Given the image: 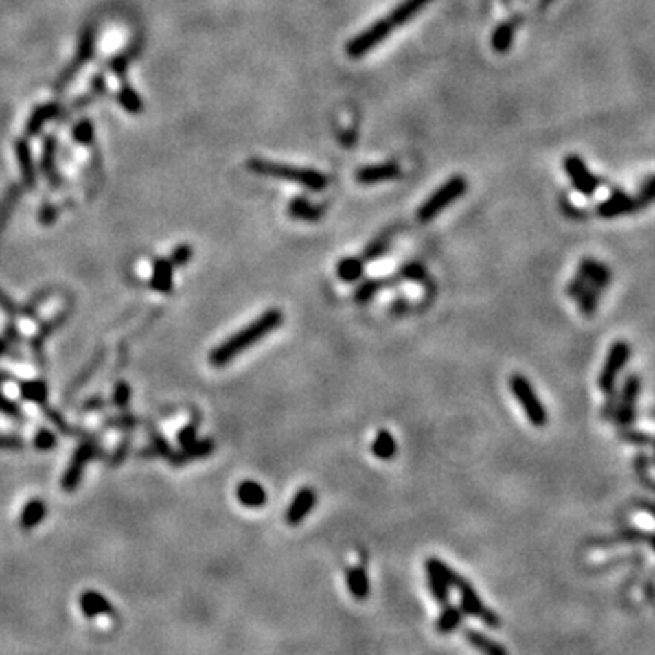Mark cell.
<instances>
[{
  "instance_id": "obj_43",
  "label": "cell",
  "mask_w": 655,
  "mask_h": 655,
  "mask_svg": "<svg viewBox=\"0 0 655 655\" xmlns=\"http://www.w3.org/2000/svg\"><path fill=\"white\" fill-rule=\"evenodd\" d=\"M193 257V250L192 246H179L177 250L172 253V264L173 266H184L189 262V259Z\"/></svg>"
},
{
  "instance_id": "obj_7",
  "label": "cell",
  "mask_w": 655,
  "mask_h": 655,
  "mask_svg": "<svg viewBox=\"0 0 655 655\" xmlns=\"http://www.w3.org/2000/svg\"><path fill=\"white\" fill-rule=\"evenodd\" d=\"M391 32H393V24L390 22V19H388V16H386V19H380V21L374 22L368 30H364V32L359 33L355 38H352V41L348 42V46H346V53H348L352 58L363 57V55L371 51L377 44L384 41Z\"/></svg>"
},
{
  "instance_id": "obj_35",
  "label": "cell",
  "mask_w": 655,
  "mask_h": 655,
  "mask_svg": "<svg viewBox=\"0 0 655 655\" xmlns=\"http://www.w3.org/2000/svg\"><path fill=\"white\" fill-rule=\"evenodd\" d=\"M64 319H66V315H58V317L53 319L51 323H46V324H44V326L41 328V332L36 333V337L32 341L33 352H35L36 357H38V359H41L42 344H44V341H46V338H47V335H49V333L55 332V330H57V328L64 323Z\"/></svg>"
},
{
  "instance_id": "obj_39",
  "label": "cell",
  "mask_w": 655,
  "mask_h": 655,
  "mask_svg": "<svg viewBox=\"0 0 655 655\" xmlns=\"http://www.w3.org/2000/svg\"><path fill=\"white\" fill-rule=\"evenodd\" d=\"M41 408H42V411H44V413H46V415H47V419H49V421H51L53 424H55V426H57L58 430H60V432L66 433V435H69V433H75V430H71V428H69L68 424H66V421H64V417L60 415L58 411H55V410H53V408H49V406H47L46 402H44V404H41Z\"/></svg>"
},
{
  "instance_id": "obj_11",
  "label": "cell",
  "mask_w": 655,
  "mask_h": 655,
  "mask_svg": "<svg viewBox=\"0 0 655 655\" xmlns=\"http://www.w3.org/2000/svg\"><path fill=\"white\" fill-rule=\"evenodd\" d=\"M641 204L637 197L624 192H614L606 200L597 206V215L603 218H615L621 215H630L639 211Z\"/></svg>"
},
{
  "instance_id": "obj_27",
  "label": "cell",
  "mask_w": 655,
  "mask_h": 655,
  "mask_svg": "<svg viewBox=\"0 0 655 655\" xmlns=\"http://www.w3.org/2000/svg\"><path fill=\"white\" fill-rule=\"evenodd\" d=\"M44 517H46V505L38 499L30 501V503L24 506V512H22L21 515L22 530H32Z\"/></svg>"
},
{
  "instance_id": "obj_24",
  "label": "cell",
  "mask_w": 655,
  "mask_h": 655,
  "mask_svg": "<svg viewBox=\"0 0 655 655\" xmlns=\"http://www.w3.org/2000/svg\"><path fill=\"white\" fill-rule=\"evenodd\" d=\"M371 453L380 461H391L397 455V441L388 430H379L371 442Z\"/></svg>"
},
{
  "instance_id": "obj_14",
  "label": "cell",
  "mask_w": 655,
  "mask_h": 655,
  "mask_svg": "<svg viewBox=\"0 0 655 655\" xmlns=\"http://www.w3.org/2000/svg\"><path fill=\"white\" fill-rule=\"evenodd\" d=\"M400 177V166L397 162H384V164H375V166L360 168L355 179L359 184H377V182L393 181Z\"/></svg>"
},
{
  "instance_id": "obj_2",
  "label": "cell",
  "mask_w": 655,
  "mask_h": 655,
  "mask_svg": "<svg viewBox=\"0 0 655 655\" xmlns=\"http://www.w3.org/2000/svg\"><path fill=\"white\" fill-rule=\"evenodd\" d=\"M428 562L435 568L437 572L441 573L452 590H457L459 597H461L459 606H461V610L464 612V615L483 621V623L492 630L501 628V617L497 615V612H494V610L488 608V606L483 603V599L479 597V593L475 592V588L472 586V582H470L468 579H464L461 573L455 572L453 568H450L446 562L437 559V557H430Z\"/></svg>"
},
{
  "instance_id": "obj_29",
  "label": "cell",
  "mask_w": 655,
  "mask_h": 655,
  "mask_svg": "<svg viewBox=\"0 0 655 655\" xmlns=\"http://www.w3.org/2000/svg\"><path fill=\"white\" fill-rule=\"evenodd\" d=\"M58 108L55 104H46L41 106L38 109H35V113L30 117V122H27V135H35L41 131V128L46 124L47 120H51L53 117H57Z\"/></svg>"
},
{
  "instance_id": "obj_18",
  "label": "cell",
  "mask_w": 655,
  "mask_h": 655,
  "mask_svg": "<svg viewBox=\"0 0 655 655\" xmlns=\"http://www.w3.org/2000/svg\"><path fill=\"white\" fill-rule=\"evenodd\" d=\"M463 619L464 612L461 610V606H455V604L450 603L442 604V612L435 621V632L441 635L453 634L463 624Z\"/></svg>"
},
{
  "instance_id": "obj_49",
  "label": "cell",
  "mask_w": 655,
  "mask_h": 655,
  "mask_svg": "<svg viewBox=\"0 0 655 655\" xmlns=\"http://www.w3.org/2000/svg\"><path fill=\"white\" fill-rule=\"evenodd\" d=\"M0 310H4V312L10 313V315H15V313L19 312V308L13 304V301H11L10 297L5 295L2 290H0Z\"/></svg>"
},
{
  "instance_id": "obj_31",
  "label": "cell",
  "mask_w": 655,
  "mask_h": 655,
  "mask_svg": "<svg viewBox=\"0 0 655 655\" xmlns=\"http://www.w3.org/2000/svg\"><path fill=\"white\" fill-rule=\"evenodd\" d=\"M21 395L22 399L32 400L41 406L47 400V386L42 380H30V382H22L21 384Z\"/></svg>"
},
{
  "instance_id": "obj_33",
  "label": "cell",
  "mask_w": 655,
  "mask_h": 655,
  "mask_svg": "<svg viewBox=\"0 0 655 655\" xmlns=\"http://www.w3.org/2000/svg\"><path fill=\"white\" fill-rule=\"evenodd\" d=\"M16 157H19V166H21V172L24 175V181H26V184L33 186L35 184V175H33L32 155H30V150H27L24 141L16 142Z\"/></svg>"
},
{
  "instance_id": "obj_22",
  "label": "cell",
  "mask_w": 655,
  "mask_h": 655,
  "mask_svg": "<svg viewBox=\"0 0 655 655\" xmlns=\"http://www.w3.org/2000/svg\"><path fill=\"white\" fill-rule=\"evenodd\" d=\"M364 266L363 257H343L337 264V277L346 284H354L364 277Z\"/></svg>"
},
{
  "instance_id": "obj_38",
  "label": "cell",
  "mask_w": 655,
  "mask_h": 655,
  "mask_svg": "<svg viewBox=\"0 0 655 655\" xmlns=\"http://www.w3.org/2000/svg\"><path fill=\"white\" fill-rule=\"evenodd\" d=\"M637 200H639L641 208H646L648 204L655 203V175H652L650 179H646L639 187V193L635 195Z\"/></svg>"
},
{
  "instance_id": "obj_40",
  "label": "cell",
  "mask_w": 655,
  "mask_h": 655,
  "mask_svg": "<svg viewBox=\"0 0 655 655\" xmlns=\"http://www.w3.org/2000/svg\"><path fill=\"white\" fill-rule=\"evenodd\" d=\"M55 444H57V437H55V433L46 430V428L38 430V433H36L35 437V446L38 448V450H44V452H46V450L55 448Z\"/></svg>"
},
{
  "instance_id": "obj_10",
  "label": "cell",
  "mask_w": 655,
  "mask_h": 655,
  "mask_svg": "<svg viewBox=\"0 0 655 655\" xmlns=\"http://www.w3.org/2000/svg\"><path fill=\"white\" fill-rule=\"evenodd\" d=\"M317 505V492L310 486H302L293 499L288 505L286 514H284V520L290 526H299L302 520L306 519L308 515L312 514L313 508Z\"/></svg>"
},
{
  "instance_id": "obj_30",
  "label": "cell",
  "mask_w": 655,
  "mask_h": 655,
  "mask_svg": "<svg viewBox=\"0 0 655 655\" xmlns=\"http://www.w3.org/2000/svg\"><path fill=\"white\" fill-rule=\"evenodd\" d=\"M382 288H384V281H379V279H364L359 286H357V290H355L354 301L357 302V304H368L369 301H374L375 295H377Z\"/></svg>"
},
{
  "instance_id": "obj_46",
  "label": "cell",
  "mask_w": 655,
  "mask_h": 655,
  "mask_svg": "<svg viewBox=\"0 0 655 655\" xmlns=\"http://www.w3.org/2000/svg\"><path fill=\"white\" fill-rule=\"evenodd\" d=\"M99 363H100V355H99V357H97V359L93 360V363L89 364L88 368L84 369L82 374L78 375V380H75V384L71 386L73 390H77V388H80V386H82L84 382H86V380H88L89 377H91V375L95 374V371H97V368H99Z\"/></svg>"
},
{
  "instance_id": "obj_16",
  "label": "cell",
  "mask_w": 655,
  "mask_h": 655,
  "mask_svg": "<svg viewBox=\"0 0 655 655\" xmlns=\"http://www.w3.org/2000/svg\"><path fill=\"white\" fill-rule=\"evenodd\" d=\"M288 215L295 220H302V222H317L324 215V208L310 203L306 198L295 197L288 204Z\"/></svg>"
},
{
  "instance_id": "obj_5",
  "label": "cell",
  "mask_w": 655,
  "mask_h": 655,
  "mask_svg": "<svg viewBox=\"0 0 655 655\" xmlns=\"http://www.w3.org/2000/svg\"><path fill=\"white\" fill-rule=\"evenodd\" d=\"M466 187H468V182L461 175H455L450 181H446L426 198V203L422 204L421 208L417 209V220L422 224L432 222L433 218L442 214L450 204L455 203L459 197H463Z\"/></svg>"
},
{
  "instance_id": "obj_1",
  "label": "cell",
  "mask_w": 655,
  "mask_h": 655,
  "mask_svg": "<svg viewBox=\"0 0 655 655\" xmlns=\"http://www.w3.org/2000/svg\"><path fill=\"white\" fill-rule=\"evenodd\" d=\"M284 324V313L279 308H270L264 313H260L259 317L251 321L248 326L233 333L231 337H228L222 344H218L217 348L209 354V363L214 364L215 368H224L228 366L233 359H237L240 354H244L246 349L260 343L262 338H266L271 332H275Z\"/></svg>"
},
{
  "instance_id": "obj_51",
  "label": "cell",
  "mask_w": 655,
  "mask_h": 655,
  "mask_svg": "<svg viewBox=\"0 0 655 655\" xmlns=\"http://www.w3.org/2000/svg\"><path fill=\"white\" fill-rule=\"evenodd\" d=\"M22 441L11 435H0V448H21Z\"/></svg>"
},
{
  "instance_id": "obj_28",
  "label": "cell",
  "mask_w": 655,
  "mask_h": 655,
  "mask_svg": "<svg viewBox=\"0 0 655 655\" xmlns=\"http://www.w3.org/2000/svg\"><path fill=\"white\" fill-rule=\"evenodd\" d=\"M397 275L400 277V281H411V282H417V284H424V286L430 282L428 270L424 268V264L417 262V260H413V262H406V264L400 268Z\"/></svg>"
},
{
  "instance_id": "obj_50",
  "label": "cell",
  "mask_w": 655,
  "mask_h": 655,
  "mask_svg": "<svg viewBox=\"0 0 655 655\" xmlns=\"http://www.w3.org/2000/svg\"><path fill=\"white\" fill-rule=\"evenodd\" d=\"M130 446H131L130 439H124V441H122V444L119 446V450H117V453H115L113 464H119L120 461H122V459L128 455V452H130Z\"/></svg>"
},
{
  "instance_id": "obj_52",
  "label": "cell",
  "mask_w": 655,
  "mask_h": 655,
  "mask_svg": "<svg viewBox=\"0 0 655 655\" xmlns=\"http://www.w3.org/2000/svg\"><path fill=\"white\" fill-rule=\"evenodd\" d=\"M84 406H86V410H99V408H102V406H104V400H102V399H89Z\"/></svg>"
},
{
  "instance_id": "obj_3",
  "label": "cell",
  "mask_w": 655,
  "mask_h": 655,
  "mask_svg": "<svg viewBox=\"0 0 655 655\" xmlns=\"http://www.w3.org/2000/svg\"><path fill=\"white\" fill-rule=\"evenodd\" d=\"M248 168L257 175L271 179H281V181L295 182L301 186L308 187L310 192H323L328 186V177L323 172L312 170V168H299L290 166V164H279V162L266 161V159H250Z\"/></svg>"
},
{
  "instance_id": "obj_42",
  "label": "cell",
  "mask_w": 655,
  "mask_h": 655,
  "mask_svg": "<svg viewBox=\"0 0 655 655\" xmlns=\"http://www.w3.org/2000/svg\"><path fill=\"white\" fill-rule=\"evenodd\" d=\"M197 422L193 421V422H189V424H187V426H184L181 430V432H179V444H181V446H187V444H192L193 441H197Z\"/></svg>"
},
{
  "instance_id": "obj_41",
  "label": "cell",
  "mask_w": 655,
  "mask_h": 655,
  "mask_svg": "<svg viewBox=\"0 0 655 655\" xmlns=\"http://www.w3.org/2000/svg\"><path fill=\"white\" fill-rule=\"evenodd\" d=\"M130 397H131V390H130V386L126 384V382H119V384L115 386L113 402L119 406V408H126L128 402H130Z\"/></svg>"
},
{
  "instance_id": "obj_19",
  "label": "cell",
  "mask_w": 655,
  "mask_h": 655,
  "mask_svg": "<svg viewBox=\"0 0 655 655\" xmlns=\"http://www.w3.org/2000/svg\"><path fill=\"white\" fill-rule=\"evenodd\" d=\"M464 639L468 643L470 646H473L475 650L483 652V654L488 655H506L508 650H506L505 646L499 645V643H495L492 637H488L483 632H479L475 628H466L464 630Z\"/></svg>"
},
{
  "instance_id": "obj_32",
  "label": "cell",
  "mask_w": 655,
  "mask_h": 655,
  "mask_svg": "<svg viewBox=\"0 0 655 655\" xmlns=\"http://www.w3.org/2000/svg\"><path fill=\"white\" fill-rule=\"evenodd\" d=\"M515 30L512 24H501L492 35V47L497 53H506L512 47Z\"/></svg>"
},
{
  "instance_id": "obj_9",
  "label": "cell",
  "mask_w": 655,
  "mask_h": 655,
  "mask_svg": "<svg viewBox=\"0 0 655 655\" xmlns=\"http://www.w3.org/2000/svg\"><path fill=\"white\" fill-rule=\"evenodd\" d=\"M562 166H564V172L572 181L573 187L577 189L581 195L584 197H592L593 193L597 192L599 187V179L590 172V168L584 164L581 157L577 155H568L564 157V162H562Z\"/></svg>"
},
{
  "instance_id": "obj_4",
  "label": "cell",
  "mask_w": 655,
  "mask_h": 655,
  "mask_svg": "<svg viewBox=\"0 0 655 655\" xmlns=\"http://www.w3.org/2000/svg\"><path fill=\"white\" fill-rule=\"evenodd\" d=\"M508 384L531 426L544 428L548 422V411H546L542 400L539 399L536 388L531 386L528 377H525L522 374H514L509 377Z\"/></svg>"
},
{
  "instance_id": "obj_26",
  "label": "cell",
  "mask_w": 655,
  "mask_h": 655,
  "mask_svg": "<svg viewBox=\"0 0 655 655\" xmlns=\"http://www.w3.org/2000/svg\"><path fill=\"white\" fill-rule=\"evenodd\" d=\"M428 2H430V0H404L402 4H399L395 10L391 11L388 19H390V22L393 24V27L400 26V24H404V22H408L410 19H413L417 11L421 10L422 5H426Z\"/></svg>"
},
{
  "instance_id": "obj_47",
  "label": "cell",
  "mask_w": 655,
  "mask_h": 655,
  "mask_svg": "<svg viewBox=\"0 0 655 655\" xmlns=\"http://www.w3.org/2000/svg\"><path fill=\"white\" fill-rule=\"evenodd\" d=\"M135 424H137L135 419H133V417H131V415L117 417V419H111V421L108 422V426H111V428H122V430H128V428H133V426H135Z\"/></svg>"
},
{
  "instance_id": "obj_12",
  "label": "cell",
  "mask_w": 655,
  "mask_h": 655,
  "mask_svg": "<svg viewBox=\"0 0 655 655\" xmlns=\"http://www.w3.org/2000/svg\"><path fill=\"white\" fill-rule=\"evenodd\" d=\"M639 388L641 382L635 375H632V377L624 382L623 395H621V400H619V406L614 410V417L617 419L621 426L630 424L632 419H634V406L635 400H637V395H639Z\"/></svg>"
},
{
  "instance_id": "obj_17",
  "label": "cell",
  "mask_w": 655,
  "mask_h": 655,
  "mask_svg": "<svg viewBox=\"0 0 655 655\" xmlns=\"http://www.w3.org/2000/svg\"><path fill=\"white\" fill-rule=\"evenodd\" d=\"M346 586L355 601H366L369 597V577L366 568L352 566L346 570Z\"/></svg>"
},
{
  "instance_id": "obj_6",
  "label": "cell",
  "mask_w": 655,
  "mask_h": 655,
  "mask_svg": "<svg viewBox=\"0 0 655 655\" xmlns=\"http://www.w3.org/2000/svg\"><path fill=\"white\" fill-rule=\"evenodd\" d=\"M630 359V344L624 343V341H617V343L612 344V348L608 352V357L604 360V366L601 369V374H599V380L597 384L601 388L603 393L610 395V393H614L615 388V380H617L619 371L624 368V364L628 363Z\"/></svg>"
},
{
  "instance_id": "obj_44",
  "label": "cell",
  "mask_w": 655,
  "mask_h": 655,
  "mask_svg": "<svg viewBox=\"0 0 655 655\" xmlns=\"http://www.w3.org/2000/svg\"><path fill=\"white\" fill-rule=\"evenodd\" d=\"M0 411H2V413H5V415L15 417V419H24V415H22V410L19 408V404H15L13 400H10L8 397L2 395V393H0Z\"/></svg>"
},
{
  "instance_id": "obj_8",
  "label": "cell",
  "mask_w": 655,
  "mask_h": 655,
  "mask_svg": "<svg viewBox=\"0 0 655 655\" xmlns=\"http://www.w3.org/2000/svg\"><path fill=\"white\" fill-rule=\"evenodd\" d=\"M97 455H100V446L97 444L95 439H88V441L82 442V444L77 448V452L73 455L68 470L64 473L62 488L66 490V492H71V490L77 488L80 479H82L86 463H89V461L97 457Z\"/></svg>"
},
{
  "instance_id": "obj_34",
  "label": "cell",
  "mask_w": 655,
  "mask_h": 655,
  "mask_svg": "<svg viewBox=\"0 0 655 655\" xmlns=\"http://www.w3.org/2000/svg\"><path fill=\"white\" fill-rule=\"evenodd\" d=\"M390 248V235H380L377 239H374L369 242L363 251V260L364 262H371V260H377L379 257L388 251Z\"/></svg>"
},
{
  "instance_id": "obj_21",
  "label": "cell",
  "mask_w": 655,
  "mask_h": 655,
  "mask_svg": "<svg viewBox=\"0 0 655 655\" xmlns=\"http://www.w3.org/2000/svg\"><path fill=\"white\" fill-rule=\"evenodd\" d=\"M426 579H428V588H430V593H432V599L435 601L437 604H446L450 603V584L444 581L441 573L437 572L435 568L426 562Z\"/></svg>"
},
{
  "instance_id": "obj_54",
  "label": "cell",
  "mask_w": 655,
  "mask_h": 655,
  "mask_svg": "<svg viewBox=\"0 0 655 655\" xmlns=\"http://www.w3.org/2000/svg\"><path fill=\"white\" fill-rule=\"evenodd\" d=\"M652 546H654V550H655V536L652 537Z\"/></svg>"
},
{
  "instance_id": "obj_36",
  "label": "cell",
  "mask_w": 655,
  "mask_h": 655,
  "mask_svg": "<svg viewBox=\"0 0 655 655\" xmlns=\"http://www.w3.org/2000/svg\"><path fill=\"white\" fill-rule=\"evenodd\" d=\"M172 453L173 452H172V446H170V442H168L162 435L153 433V435H151V446L148 448V450H144L141 455H144V457H159V455H161V457H170Z\"/></svg>"
},
{
  "instance_id": "obj_15",
  "label": "cell",
  "mask_w": 655,
  "mask_h": 655,
  "mask_svg": "<svg viewBox=\"0 0 655 655\" xmlns=\"http://www.w3.org/2000/svg\"><path fill=\"white\" fill-rule=\"evenodd\" d=\"M237 499L246 508H262L268 503V492L257 481H242L237 486Z\"/></svg>"
},
{
  "instance_id": "obj_37",
  "label": "cell",
  "mask_w": 655,
  "mask_h": 655,
  "mask_svg": "<svg viewBox=\"0 0 655 655\" xmlns=\"http://www.w3.org/2000/svg\"><path fill=\"white\" fill-rule=\"evenodd\" d=\"M119 99H120V104L124 106L128 111H131V113H137V111H141L142 109L141 97H139L133 89L128 88V86H124V88L120 89Z\"/></svg>"
},
{
  "instance_id": "obj_48",
  "label": "cell",
  "mask_w": 655,
  "mask_h": 655,
  "mask_svg": "<svg viewBox=\"0 0 655 655\" xmlns=\"http://www.w3.org/2000/svg\"><path fill=\"white\" fill-rule=\"evenodd\" d=\"M408 310H410V302L402 299V297L395 299V301L390 304V312L393 313V315H404V313H408Z\"/></svg>"
},
{
  "instance_id": "obj_45",
  "label": "cell",
  "mask_w": 655,
  "mask_h": 655,
  "mask_svg": "<svg viewBox=\"0 0 655 655\" xmlns=\"http://www.w3.org/2000/svg\"><path fill=\"white\" fill-rule=\"evenodd\" d=\"M91 137H93V128H91V122H88V120H84L75 128V139L78 142L86 144V142L91 141Z\"/></svg>"
},
{
  "instance_id": "obj_25",
  "label": "cell",
  "mask_w": 655,
  "mask_h": 655,
  "mask_svg": "<svg viewBox=\"0 0 655 655\" xmlns=\"http://www.w3.org/2000/svg\"><path fill=\"white\" fill-rule=\"evenodd\" d=\"M91 51H93V30L89 27V32L84 33L82 41H80V46H78L77 57H75V60L71 62V66L66 69V75H64L62 80H60V86L68 82L69 78L75 75V71H77V69L80 68V66H82L89 57H91Z\"/></svg>"
},
{
  "instance_id": "obj_53",
  "label": "cell",
  "mask_w": 655,
  "mask_h": 655,
  "mask_svg": "<svg viewBox=\"0 0 655 655\" xmlns=\"http://www.w3.org/2000/svg\"><path fill=\"white\" fill-rule=\"evenodd\" d=\"M5 349H8V344H5V341H0V355L4 354Z\"/></svg>"
},
{
  "instance_id": "obj_23",
  "label": "cell",
  "mask_w": 655,
  "mask_h": 655,
  "mask_svg": "<svg viewBox=\"0 0 655 655\" xmlns=\"http://www.w3.org/2000/svg\"><path fill=\"white\" fill-rule=\"evenodd\" d=\"M151 286L161 293H170L173 290V264L172 260L159 259L153 266Z\"/></svg>"
},
{
  "instance_id": "obj_20",
  "label": "cell",
  "mask_w": 655,
  "mask_h": 655,
  "mask_svg": "<svg viewBox=\"0 0 655 655\" xmlns=\"http://www.w3.org/2000/svg\"><path fill=\"white\" fill-rule=\"evenodd\" d=\"M80 608L86 617H97V615H115L113 606L109 604L106 597L97 592H84L80 597Z\"/></svg>"
},
{
  "instance_id": "obj_13",
  "label": "cell",
  "mask_w": 655,
  "mask_h": 655,
  "mask_svg": "<svg viewBox=\"0 0 655 655\" xmlns=\"http://www.w3.org/2000/svg\"><path fill=\"white\" fill-rule=\"evenodd\" d=\"M215 452V441L214 439H203V441H193L187 446H182L181 452H175L170 455V461L175 466H184V464L197 461V459L209 457Z\"/></svg>"
}]
</instances>
